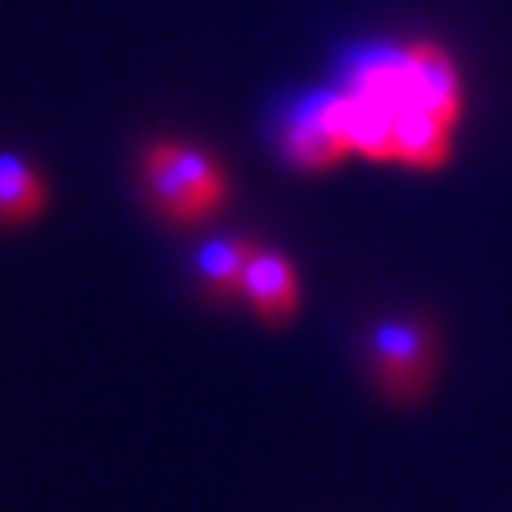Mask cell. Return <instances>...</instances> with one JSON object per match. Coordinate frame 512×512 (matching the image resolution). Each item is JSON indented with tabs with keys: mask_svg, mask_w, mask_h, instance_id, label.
Wrapping results in <instances>:
<instances>
[{
	"mask_svg": "<svg viewBox=\"0 0 512 512\" xmlns=\"http://www.w3.org/2000/svg\"><path fill=\"white\" fill-rule=\"evenodd\" d=\"M141 183L148 205L175 228L205 224L228 202V179L217 160L179 141H152L141 152Z\"/></svg>",
	"mask_w": 512,
	"mask_h": 512,
	"instance_id": "obj_2",
	"label": "cell"
},
{
	"mask_svg": "<svg viewBox=\"0 0 512 512\" xmlns=\"http://www.w3.org/2000/svg\"><path fill=\"white\" fill-rule=\"evenodd\" d=\"M452 133L456 126L440 122L437 114L421 107H403L395 122V164L414 171H437L452 156Z\"/></svg>",
	"mask_w": 512,
	"mask_h": 512,
	"instance_id": "obj_7",
	"label": "cell"
},
{
	"mask_svg": "<svg viewBox=\"0 0 512 512\" xmlns=\"http://www.w3.org/2000/svg\"><path fill=\"white\" fill-rule=\"evenodd\" d=\"M368 380L384 403L414 410L429 399L440 376V334L425 315H387L365 338Z\"/></svg>",
	"mask_w": 512,
	"mask_h": 512,
	"instance_id": "obj_1",
	"label": "cell"
},
{
	"mask_svg": "<svg viewBox=\"0 0 512 512\" xmlns=\"http://www.w3.org/2000/svg\"><path fill=\"white\" fill-rule=\"evenodd\" d=\"M243 300L266 327H289L300 311V277L289 255L258 247L247 281H243Z\"/></svg>",
	"mask_w": 512,
	"mask_h": 512,
	"instance_id": "obj_5",
	"label": "cell"
},
{
	"mask_svg": "<svg viewBox=\"0 0 512 512\" xmlns=\"http://www.w3.org/2000/svg\"><path fill=\"white\" fill-rule=\"evenodd\" d=\"M346 110H349V141L353 152H361L376 164H395V122L403 110L376 103L368 95H357L346 88Z\"/></svg>",
	"mask_w": 512,
	"mask_h": 512,
	"instance_id": "obj_9",
	"label": "cell"
},
{
	"mask_svg": "<svg viewBox=\"0 0 512 512\" xmlns=\"http://www.w3.org/2000/svg\"><path fill=\"white\" fill-rule=\"evenodd\" d=\"M285 156L300 171H330L346 152L349 141V110L346 92H315L300 99L285 118Z\"/></svg>",
	"mask_w": 512,
	"mask_h": 512,
	"instance_id": "obj_3",
	"label": "cell"
},
{
	"mask_svg": "<svg viewBox=\"0 0 512 512\" xmlns=\"http://www.w3.org/2000/svg\"><path fill=\"white\" fill-rule=\"evenodd\" d=\"M50 190L46 179L23 156L0 152V228H19L46 209Z\"/></svg>",
	"mask_w": 512,
	"mask_h": 512,
	"instance_id": "obj_8",
	"label": "cell"
},
{
	"mask_svg": "<svg viewBox=\"0 0 512 512\" xmlns=\"http://www.w3.org/2000/svg\"><path fill=\"white\" fill-rule=\"evenodd\" d=\"M406 92L410 107L437 114L440 122L459 126L463 118V84H459L456 61L437 42H410L406 46Z\"/></svg>",
	"mask_w": 512,
	"mask_h": 512,
	"instance_id": "obj_4",
	"label": "cell"
},
{
	"mask_svg": "<svg viewBox=\"0 0 512 512\" xmlns=\"http://www.w3.org/2000/svg\"><path fill=\"white\" fill-rule=\"evenodd\" d=\"M258 247H262V243H255V239H247V236L209 239L202 251H198V258H194L198 289H202L213 304H232V300H239Z\"/></svg>",
	"mask_w": 512,
	"mask_h": 512,
	"instance_id": "obj_6",
	"label": "cell"
}]
</instances>
